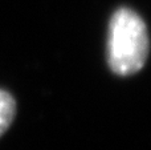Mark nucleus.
I'll use <instances>...</instances> for the list:
<instances>
[{"label": "nucleus", "instance_id": "nucleus-2", "mask_svg": "<svg viewBox=\"0 0 151 150\" xmlns=\"http://www.w3.org/2000/svg\"><path fill=\"white\" fill-rule=\"evenodd\" d=\"M16 114V102L12 94L0 89V137L9 129Z\"/></svg>", "mask_w": 151, "mask_h": 150}, {"label": "nucleus", "instance_id": "nucleus-1", "mask_svg": "<svg viewBox=\"0 0 151 150\" xmlns=\"http://www.w3.org/2000/svg\"><path fill=\"white\" fill-rule=\"evenodd\" d=\"M150 39L145 20L129 7L111 15L107 31V65L117 76H131L145 66Z\"/></svg>", "mask_w": 151, "mask_h": 150}]
</instances>
